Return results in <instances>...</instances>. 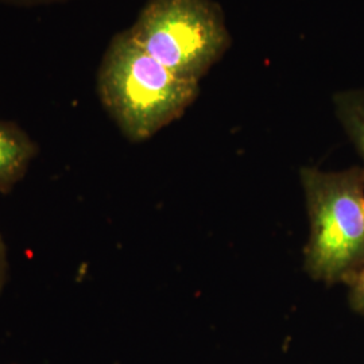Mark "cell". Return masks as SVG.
<instances>
[{
	"instance_id": "1",
	"label": "cell",
	"mask_w": 364,
	"mask_h": 364,
	"mask_svg": "<svg viewBox=\"0 0 364 364\" xmlns=\"http://www.w3.org/2000/svg\"><path fill=\"white\" fill-rule=\"evenodd\" d=\"M96 91L107 114L130 142H144L186 112L200 82L180 77L132 38L117 33L96 73Z\"/></svg>"
},
{
	"instance_id": "2",
	"label": "cell",
	"mask_w": 364,
	"mask_h": 364,
	"mask_svg": "<svg viewBox=\"0 0 364 364\" xmlns=\"http://www.w3.org/2000/svg\"><path fill=\"white\" fill-rule=\"evenodd\" d=\"M309 218L304 269L316 282L347 285L364 264V170H299Z\"/></svg>"
},
{
	"instance_id": "3",
	"label": "cell",
	"mask_w": 364,
	"mask_h": 364,
	"mask_svg": "<svg viewBox=\"0 0 364 364\" xmlns=\"http://www.w3.org/2000/svg\"><path fill=\"white\" fill-rule=\"evenodd\" d=\"M129 30L158 63L197 82L232 45L225 15L215 0H147Z\"/></svg>"
},
{
	"instance_id": "4",
	"label": "cell",
	"mask_w": 364,
	"mask_h": 364,
	"mask_svg": "<svg viewBox=\"0 0 364 364\" xmlns=\"http://www.w3.org/2000/svg\"><path fill=\"white\" fill-rule=\"evenodd\" d=\"M38 151L37 144L13 122L0 120V192L7 193L23 178Z\"/></svg>"
},
{
	"instance_id": "5",
	"label": "cell",
	"mask_w": 364,
	"mask_h": 364,
	"mask_svg": "<svg viewBox=\"0 0 364 364\" xmlns=\"http://www.w3.org/2000/svg\"><path fill=\"white\" fill-rule=\"evenodd\" d=\"M332 103L336 119L362 159L364 170V88L336 92Z\"/></svg>"
},
{
	"instance_id": "6",
	"label": "cell",
	"mask_w": 364,
	"mask_h": 364,
	"mask_svg": "<svg viewBox=\"0 0 364 364\" xmlns=\"http://www.w3.org/2000/svg\"><path fill=\"white\" fill-rule=\"evenodd\" d=\"M348 304L353 312L364 316V264L347 284Z\"/></svg>"
},
{
	"instance_id": "7",
	"label": "cell",
	"mask_w": 364,
	"mask_h": 364,
	"mask_svg": "<svg viewBox=\"0 0 364 364\" xmlns=\"http://www.w3.org/2000/svg\"><path fill=\"white\" fill-rule=\"evenodd\" d=\"M68 0H0V3L19 6V7H34V6H43V4H54V3H63Z\"/></svg>"
},
{
	"instance_id": "8",
	"label": "cell",
	"mask_w": 364,
	"mask_h": 364,
	"mask_svg": "<svg viewBox=\"0 0 364 364\" xmlns=\"http://www.w3.org/2000/svg\"><path fill=\"white\" fill-rule=\"evenodd\" d=\"M7 275V254H6V246L3 243V239L0 237V293L6 282Z\"/></svg>"
}]
</instances>
